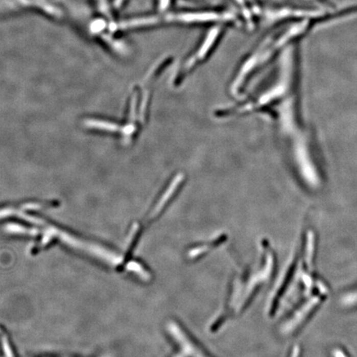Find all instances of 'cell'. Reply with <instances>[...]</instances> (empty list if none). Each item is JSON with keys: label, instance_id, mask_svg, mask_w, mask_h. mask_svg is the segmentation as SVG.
<instances>
[{"label": "cell", "instance_id": "obj_1", "mask_svg": "<svg viewBox=\"0 0 357 357\" xmlns=\"http://www.w3.org/2000/svg\"><path fill=\"white\" fill-rule=\"evenodd\" d=\"M235 13L225 9H167L144 17L141 26L209 28L215 25L231 27L238 21Z\"/></svg>", "mask_w": 357, "mask_h": 357}, {"label": "cell", "instance_id": "obj_2", "mask_svg": "<svg viewBox=\"0 0 357 357\" xmlns=\"http://www.w3.org/2000/svg\"><path fill=\"white\" fill-rule=\"evenodd\" d=\"M227 28L228 26L226 25H215L208 28L205 34L178 67L174 78L176 85L181 84L184 79L209 59L221 42Z\"/></svg>", "mask_w": 357, "mask_h": 357}, {"label": "cell", "instance_id": "obj_3", "mask_svg": "<svg viewBox=\"0 0 357 357\" xmlns=\"http://www.w3.org/2000/svg\"><path fill=\"white\" fill-rule=\"evenodd\" d=\"M170 331L171 334H173L176 341L180 342L184 355H191V357H209L206 355L204 351L200 350L199 346L195 345L193 341H191L186 334L184 335L181 329L176 326V323H171Z\"/></svg>", "mask_w": 357, "mask_h": 357}, {"label": "cell", "instance_id": "obj_4", "mask_svg": "<svg viewBox=\"0 0 357 357\" xmlns=\"http://www.w3.org/2000/svg\"><path fill=\"white\" fill-rule=\"evenodd\" d=\"M317 303H318V298H314L312 300H310L305 306H303L301 308L300 311L295 315V318H293L292 320L290 321V323L287 325L289 330L296 327L299 322L303 321V317H305L306 315L308 314L310 310H312L313 307L316 305Z\"/></svg>", "mask_w": 357, "mask_h": 357}, {"label": "cell", "instance_id": "obj_5", "mask_svg": "<svg viewBox=\"0 0 357 357\" xmlns=\"http://www.w3.org/2000/svg\"><path fill=\"white\" fill-rule=\"evenodd\" d=\"M343 302L346 303V304H350V305L352 304V303H356L357 293H353V294H350V295L345 297V299H343Z\"/></svg>", "mask_w": 357, "mask_h": 357}]
</instances>
